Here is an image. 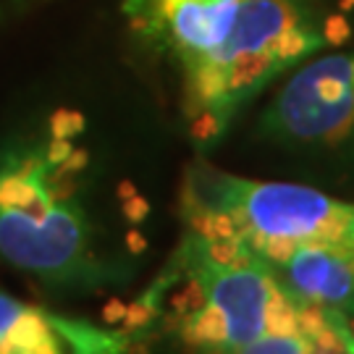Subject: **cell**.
I'll use <instances>...</instances> for the list:
<instances>
[{
	"instance_id": "cell-1",
	"label": "cell",
	"mask_w": 354,
	"mask_h": 354,
	"mask_svg": "<svg viewBox=\"0 0 354 354\" xmlns=\"http://www.w3.org/2000/svg\"><path fill=\"white\" fill-rule=\"evenodd\" d=\"M326 45V19L313 0H241L210 71L184 92L194 145H215L244 105Z\"/></svg>"
},
{
	"instance_id": "cell-2",
	"label": "cell",
	"mask_w": 354,
	"mask_h": 354,
	"mask_svg": "<svg viewBox=\"0 0 354 354\" xmlns=\"http://www.w3.org/2000/svg\"><path fill=\"white\" fill-rule=\"evenodd\" d=\"M187 228L203 236L263 241L354 244V203L289 181H260L192 168L184 194Z\"/></svg>"
},
{
	"instance_id": "cell-3",
	"label": "cell",
	"mask_w": 354,
	"mask_h": 354,
	"mask_svg": "<svg viewBox=\"0 0 354 354\" xmlns=\"http://www.w3.org/2000/svg\"><path fill=\"white\" fill-rule=\"evenodd\" d=\"M257 131L291 155L354 171V50L310 55L291 68Z\"/></svg>"
},
{
	"instance_id": "cell-4",
	"label": "cell",
	"mask_w": 354,
	"mask_h": 354,
	"mask_svg": "<svg viewBox=\"0 0 354 354\" xmlns=\"http://www.w3.org/2000/svg\"><path fill=\"white\" fill-rule=\"evenodd\" d=\"M0 254L55 289H100L127 281L121 268L95 252L92 223L79 197L61 200L42 223L0 210Z\"/></svg>"
},
{
	"instance_id": "cell-5",
	"label": "cell",
	"mask_w": 354,
	"mask_h": 354,
	"mask_svg": "<svg viewBox=\"0 0 354 354\" xmlns=\"http://www.w3.org/2000/svg\"><path fill=\"white\" fill-rule=\"evenodd\" d=\"M241 0H124L131 35L168 58L189 92L210 71L228 39Z\"/></svg>"
},
{
	"instance_id": "cell-6",
	"label": "cell",
	"mask_w": 354,
	"mask_h": 354,
	"mask_svg": "<svg viewBox=\"0 0 354 354\" xmlns=\"http://www.w3.org/2000/svg\"><path fill=\"white\" fill-rule=\"evenodd\" d=\"M273 273L299 302L354 307V244H297Z\"/></svg>"
},
{
	"instance_id": "cell-7",
	"label": "cell",
	"mask_w": 354,
	"mask_h": 354,
	"mask_svg": "<svg viewBox=\"0 0 354 354\" xmlns=\"http://www.w3.org/2000/svg\"><path fill=\"white\" fill-rule=\"evenodd\" d=\"M50 328L68 344L71 354H129L131 352V333L127 330H102L84 320L45 313Z\"/></svg>"
},
{
	"instance_id": "cell-8",
	"label": "cell",
	"mask_w": 354,
	"mask_h": 354,
	"mask_svg": "<svg viewBox=\"0 0 354 354\" xmlns=\"http://www.w3.org/2000/svg\"><path fill=\"white\" fill-rule=\"evenodd\" d=\"M53 333H55V330L50 328L48 315H45L42 310H37V307H24V313L16 317V323L8 328L3 342H8L11 346H16L19 352H29V349L37 346L39 342L50 339Z\"/></svg>"
},
{
	"instance_id": "cell-9",
	"label": "cell",
	"mask_w": 354,
	"mask_h": 354,
	"mask_svg": "<svg viewBox=\"0 0 354 354\" xmlns=\"http://www.w3.org/2000/svg\"><path fill=\"white\" fill-rule=\"evenodd\" d=\"M228 354H315V344L310 339H304L299 333L294 336H270L263 333L254 342L241 344L239 349Z\"/></svg>"
},
{
	"instance_id": "cell-10",
	"label": "cell",
	"mask_w": 354,
	"mask_h": 354,
	"mask_svg": "<svg viewBox=\"0 0 354 354\" xmlns=\"http://www.w3.org/2000/svg\"><path fill=\"white\" fill-rule=\"evenodd\" d=\"M87 127V118L82 111H74V108H58L53 111L50 118H48V131L55 140H71V137H79Z\"/></svg>"
},
{
	"instance_id": "cell-11",
	"label": "cell",
	"mask_w": 354,
	"mask_h": 354,
	"mask_svg": "<svg viewBox=\"0 0 354 354\" xmlns=\"http://www.w3.org/2000/svg\"><path fill=\"white\" fill-rule=\"evenodd\" d=\"M24 307H26V304H21L16 297L6 294V291H0V342L6 339L8 328L16 323V317L24 313Z\"/></svg>"
},
{
	"instance_id": "cell-12",
	"label": "cell",
	"mask_w": 354,
	"mask_h": 354,
	"mask_svg": "<svg viewBox=\"0 0 354 354\" xmlns=\"http://www.w3.org/2000/svg\"><path fill=\"white\" fill-rule=\"evenodd\" d=\"M352 37V26L344 16H330L326 19V42L328 45H344Z\"/></svg>"
},
{
	"instance_id": "cell-13",
	"label": "cell",
	"mask_w": 354,
	"mask_h": 354,
	"mask_svg": "<svg viewBox=\"0 0 354 354\" xmlns=\"http://www.w3.org/2000/svg\"><path fill=\"white\" fill-rule=\"evenodd\" d=\"M121 207H124L127 221H131V223H142V221H147V215H150V203L142 197L140 192L131 194L129 200H121Z\"/></svg>"
},
{
	"instance_id": "cell-14",
	"label": "cell",
	"mask_w": 354,
	"mask_h": 354,
	"mask_svg": "<svg viewBox=\"0 0 354 354\" xmlns=\"http://www.w3.org/2000/svg\"><path fill=\"white\" fill-rule=\"evenodd\" d=\"M71 150H74V145H71V140H55V137H50V140L45 142V158H48V163L53 165H61L71 155Z\"/></svg>"
},
{
	"instance_id": "cell-15",
	"label": "cell",
	"mask_w": 354,
	"mask_h": 354,
	"mask_svg": "<svg viewBox=\"0 0 354 354\" xmlns=\"http://www.w3.org/2000/svg\"><path fill=\"white\" fill-rule=\"evenodd\" d=\"M124 315H127L124 299H108L105 307H102V323H108V326H121Z\"/></svg>"
},
{
	"instance_id": "cell-16",
	"label": "cell",
	"mask_w": 354,
	"mask_h": 354,
	"mask_svg": "<svg viewBox=\"0 0 354 354\" xmlns=\"http://www.w3.org/2000/svg\"><path fill=\"white\" fill-rule=\"evenodd\" d=\"M127 250L131 254H142L145 250H147V239L142 236V231H137V228H131L127 234Z\"/></svg>"
},
{
	"instance_id": "cell-17",
	"label": "cell",
	"mask_w": 354,
	"mask_h": 354,
	"mask_svg": "<svg viewBox=\"0 0 354 354\" xmlns=\"http://www.w3.org/2000/svg\"><path fill=\"white\" fill-rule=\"evenodd\" d=\"M118 200H129V197H131V194H137V187H134V184H131V181H121V184H118Z\"/></svg>"
},
{
	"instance_id": "cell-18",
	"label": "cell",
	"mask_w": 354,
	"mask_h": 354,
	"mask_svg": "<svg viewBox=\"0 0 354 354\" xmlns=\"http://www.w3.org/2000/svg\"><path fill=\"white\" fill-rule=\"evenodd\" d=\"M344 315H346V323H349V328H352V333H354V307L352 310H346Z\"/></svg>"
}]
</instances>
